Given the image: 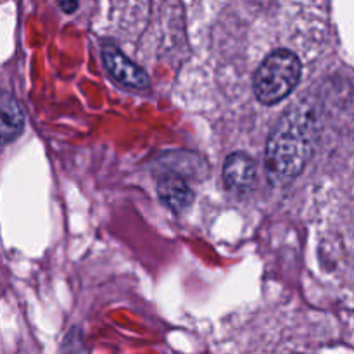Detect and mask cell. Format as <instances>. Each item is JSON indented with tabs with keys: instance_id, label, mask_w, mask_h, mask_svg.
I'll return each mask as SVG.
<instances>
[{
	"instance_id": "6",
	"label": "cell",
	"mask_w": 354,
	"mask_h": 354,
	"mask_svg": "<svg viewBox=\"0 0 354 354\" xmlns=\"http://www.w3.org/2000/svg\"><path fill=\"white\" fill-rule=\"evenodd\" d=\"M24 114L19 104L9 93L0 95V144H7L21 133Z\"/></svg>"
},
{
	"instance_id": "3",
	"label": "cell",
	"mask_w": 354,
	"mask_h": 354,
	"mask_svg": "<svg viewBox=\"0 0 354 354\" xmlns=\"http://www.w3.org/2000/svg\"><path fill=\"white\" fill-rule=\"evenodd\" d=\"M102 59L104 64H106L107 71L111 73L114 80H118L120 83H123L124 86H130V88H138L144 90L149 86V76L140 66H137L135 62H131L120 48L116 47L111 41H104L102 45Z\"/></svg>"
},
{
	"instance_id": "5",
	"label": "cell",
	"mask_w": 354,
	"mask_h": 354,
	"mask_svg": "<svg viewBox=\"0 0 354 354\" xmlns=\"http://www.w3.org/2000/svg\"><path fill=\"white\" fill-rule=\"evenodd\" d=\"M159 199L175 213H182L192 204L194 192L189 183L178 175H166L158 183Z\"/></svg>"
},
{
	"instance_id": "4",
	"label": "cell",
	"mask_w": 354,
	"mask_h": 354,
	"mask_svg": "<svg viewBox=\"0 0 354 354\" xmlns=\"http://www.w3.org/2000/svg\"><path fill=\"white\" fill-rule=\"evenodd\" d=\"M258 180V168L251 156L234 152L227 158L223 166V183L230 192L248 194L254 189Z\"/></svg>"
},
{
	"instance_id": "7",
	"label": "cell",
	"mask_w": 354,
	"mask_h": 354,
	"mask_svg": "<svg viewBox=\"0 0 354 354\" xmlns=\"http://www.w3.org/2000/svg\"><path fill=\"white\" fill-rule=\"evenodd\" d=\"M57 2L64 12H75L76 7H78V0H57Z\"/></svg>"
},
{
	"instance_id": "1",
	"label": "cell",
	"mask_w": 354,
	"mask_h": 354,
	"mask_svg": "<svg viewBox=\"0 0 354 354\" xmlns=\"http://www.w3.org/2000/svg\"><path fill=\"white\" fill-rule=\"evenodd\" d=\"M313 147V121L306 107L296 106L283 114L266 144L265 168L270 180L287 183L306 166Z\"/></svg>"
},
{
	"instance_id": "2",
	"label": "cell",
	"mask_w": 354,
	"mask_h": 354,
	"mask_svg": "<svg viewBox=\"0 0 354 354\" xmlns=\"http://www.w3.org/2000/svg\"><path fill=\"white\" fill-rule=\"evenodd\" d=\"M301 78V62L294 52L279 48L265 57L254 75V93L265 106L286 99Z\"/></svg>"
}]
</instances>
